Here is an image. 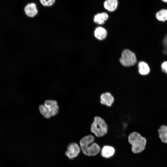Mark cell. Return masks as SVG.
I'll use <instances>...</instances> for the list:
<instances>
[{"label": "cell", "instance_id": "15", "mask_svg": "<svg viewBox=\"0 0 167 167\" xmlns=\"http://www.w3.org/2000/svg\"><path fill=\"white\" fill-rule=\"evenodd\" d=\"M156 17L159 21L165 22L167 20V10H162L157 13Z\"/></svg>", "mask_w": 167, "mask_h": 167}, {"label": "cell", "instance_id": "1", "mask_svg": "<svg viewBox=\"0 0 167 167\" xmlns=\"http://www.w3.org/2000/svg\"><path fill=\"white\" fill-rule=\"evenodd\" d=\"M94 136L88 135L82 137L79 141L80 149L83 153L88 156H94L97 155L101 151L100 146L94 142Z\"/></svg>", "mask_w": 167, "mask_h": 167}, {"label": "cell", "instance_id": "2", "mask_svg": "<svg viewBox=\"0 0 167 167\" xmlns=\"http://www.w3.org/2000/svg\"><path fill=\"white\" fill-rule=\"evenodd\" d=\"M128 140L131 145L132 152L135 154L142 152L145 148L146 139L137 132L130 133L128 136Z\"/></svg>", "mask_w": 167, "mask_h": 167}, {"label": "cell", "instance_id": "11", "mask_svg": "<svg viewBox=\"0 0 167 167\" xmlns=\"http://www.w3.org/2000/svg\"><path fill=\"white\" fill-rule=\"evenodd\" d=\"M139 73L143 75H148L150 72V68L148 64L145 62L140 61L138 64Z\"/></svg>", "mask_w": 167, "mask_h": 167}, {"label": "cell", "instance_id": "14", "mask_svg": "<svg viewBox=\"0 0 167 167\" xmlns=\"http://www.w3.org/2000/svg\"><path fill=\"white\" fill-rule=\"evenodd\" d=\"M158 133L161 140L167 143V126L165 125L161 126L158 130Z\"/></svg>", "mask_w": 167, "mask_h": 167}, {"label": "cell", "instance_id": "12", "mask_svg": "<svg viewBox=\"0 0 167 167\" xmlns=\"http://www.w3.org/2000/svg\"><path fill=\"white\" fill-rule=\"evenodd\" d=\"M108 15L106 12L98 13L94 16V21L97 24H103L105 23V21L108 19Z\"/></svg>", "mask_w": 167, "mask_h": 167}, {"label": "cell", "instance_id": "3", "mask_svg": "<svg viewBox=\"0 0 167 167\" xmlns=\"http://www.w3.org/2000/svg\"><path fill=\"white\" fill-rule=\"evenodd\" d=\"M91 132L97 137H101L107 134L108 126L105 120L100 116H95L90 126Z\"/></svg>", "mask_w": 167, "mask_h": 167}, {"label": "cell", "instance_id": "10", "mask_svg": "<svg viewBox=\"0 0 167 167\" xmlns=\"http://www.w3.org/2000/svg\"><path fill=\"white\" fill-rule=\"evenodd\" d=\"M118 4V0H106L104 2V6L108 11L112 12L117 9Z\"/></svg>", "mask_w": 167, "mask_h": 167}, {"label": "cell", "instance_id": "9", "mask_svg": "<svg viewBox=\"0 0 167 167\" xmlns=\"http://www.w3.org/2000/svg\"><path fill=\"white\" fill-rule=\"evenodd\" d=\"M114 148L109 145L104 146L101 150L102 156L105 158H109L112 157L115 153Z\"/></svg>", "mask_w": 167, "mask_h": 167}, {"label": "cell", "instance_id": "4", "mask_svg": "<svg viewBox=\"0 0 167 167\" xmlns=\"http://www.w3.org/2000/svg\"><path fill=\"white\" fill-rule=\"evenodd\" d=\"M59 109L57 101L53 100H45L43 104H41L39 106L41 114L46 119L49 118L58 114Z\"/></svg>", "mask_w": 167, "mask_h": 167}, {"label": "cell", "instance_id": "18", "mask_svg": "<svg viewBox=\"0 0 167 167\" xmlns=\"http://www.w3.org/2000/svg\"><path fill=\"white\" fill-rule=\"evenodd\" d=\"M163 2H167V0H162Z\"/></svg>", "mask_w": 167, "mask_h": 167}, {"label": "cell", "instance_id": "5", "mask_svg": "<svg viewBox=\"0 0 167 167\" xmlns=\"http://www.w3.org/2000/svg\"><path fill=\"white\" fill-rule=\"evenodd\" d=\"M120 61L123 66L129 67L135 65L137 62V59L134 53L126 49L122 52Z\"/></svg>", "mask_w": 167, "mask_h": 167}, {"label": "cell", "instance_id": "16", "mask_svg": "<svg viewBox=\"0 0 167 167\" xmlns=\"http://www.w3.org/2000/svg\"><path fill=\"white\" fill-rule=\"evenodd\" d=\"M40 1L43 6H50L54 3L55 0H40Z\"/></svg>", "mask_w": 167, "mask_h": 167}, {"label": "cell", "instance_id": "6", "mask_svg": "<svg viewBox=\"0 0 167 167\" xmlns=\"http://www.w3.org/2000/svg\"><path fill=\"white\" fill-rule=\"evenodd\" d=\"M80 149L77 143H71L67 146L65 155L70 160L73 159L78 156L80 153Z\"/></svg>", "mask_w": 167, "mask_h": 167}, {"label": "cell", "instance_id": "7", "mask_svg": "<svg viewBox=\"0 0 167 167\" xmlns=\"http://www.w3.org/2000/svg\"><path fill=\"white\" fill-rule=\"evenodd\" d=\"M115 98L110 92H106L102 93L100 96V103L102 105L108 107L112 106L114 103Z\"/></svg>", "mask_w": 167, "mask_h": 167}, {"label": "cell", "instance_id": "8", "mask_svg": "<svg viewBox=\"0 0 167 167\" xmlns=\"http://www.w3.org/2000/svg\"><path fill=\"white\" fill-rule=\"evenodd\" d=\"M26 15L28 17L32 18L38 13V10L36 4L34 3H28L24 7Z\"/></svg>", "mask_w": 167, "mask_h": 167}, {"label": "cell", "instance_id": "17", "mask_svg": "<svg viewBox=\"0 0 167 167\" xmlns=\"http://www.w3.org/2000/svg\"><path fill=\"white\" fill-rule=\"evenodd\" d=\"M161 66L162 71L167 74V61L164 62Z\"/></svg>", "mask_w": 167, "mask_h": 167}, {"label": "cell", "instance_id": "13", "mask_svg": "<svg viewBox=\"0 0 167 167\" xmlns=\"http://www.w3.org/2000/svg\"><path fill=\"white\" fill-rule=\"evenodd\" d=\"M107 34L106 30L104 28L98 27L96 28L94 31V36L98 39L100 40L104 39Z\"/></svg>", "mask_w": 167, "mask_h": 167}]
</instances>
